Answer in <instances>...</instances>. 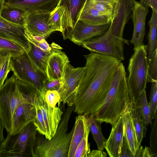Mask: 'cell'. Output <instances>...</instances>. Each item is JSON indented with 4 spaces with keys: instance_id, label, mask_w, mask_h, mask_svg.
<instances>
[{
    "instance_id": "10",
    "label": "cell",
    "mask_w": 157,
    "mask_h": 157,
    "mask_svg": "<svg viewBox=\"0 0 157 157\" xmlns=\"http://www.w3.org/2000/svg\"><path fill=\"white\" fill-rule=\"evenodd\" d=\"M136 1L135 0H116L112 19L108 29L113 35L128 45V40L123 38V32L125 25L131 18L132 8Z\"/></svg>"
},
{
    "instance_id": "13",
    "label": "cell",
    "mask_w": 157,
    "mask_h": 157,
    "mask_svg": "<svg viewBox=\"0 0 157 157\" xmlns=\"http://www.w3.org/2000/svg\"><path fill=\"white\" fill-rule=\"evenodd\" d=\"M45 92H42L37 94L36 98L45 124V137L50 140L56 133L63 112L59 107H52L47 102L45 99Z\"/></svg>"
},
{
    "instance_id": "39",
    "label": "cell",
    "mask_w": 157,
    "mask_h": 157,
    "mask_svg": "<svg viewBox=\"0 0 157 157\" xmlns=\"http://www.w3.org/2000/svg\"><path fill=\"white\" fill-rule=\"evenodd\" d=\"M151 128L149 148L155 157H157V115L155 118Z\"/></svg>"
},
{
    "instance_id": "41",
    "label": "cell",
    "mask_w": 157,
    "mask_h": 157,
    "mask_svg": "<svg viewBox=\"0 0 157 157\" xmlns=\"http://www.w3.org/2000/svg\"><path fill=\"white\" fill-rule=\"evenodd\" d=\"M62 79L46 80L44 82V90L45 92L48 90H56L59 91L61 86Z\"/></svg>"
},
{
    "instance_id": "35",
    "label": "cell",
    "mask_w": 157,
    "mask_h": 157,
    "mask_svg": "<svg viewBox=\"0 0 157 157\" xmlns=\"http://www.w3.org/2000/svg\"><path fill=\"white\" fill-rule=\"evenodd\" d=\"M39 93H40L35 94L34 98L33 101L35 108L36 115L33 122L36 126L38 132L45 136L46 135V132L45 124L36 98L37 95Z\"/></svg>"
},
{
    "instance_id": "32",
    "label": "cell",
    "mask_w": 157,
    "mask_h": 157,
    "mask_svg": "<svg viewBox=\"0 0 157 157\" xmlns=\"http://www.w3.org/2000/svg\"><path fill=\"white\" fill-rule=\"evenodd\" d=\"M25 36L29 41L32 42L43 50L47 52L52 51L58 45L52 43L49 45L45 40L44 37L32 35L27 29L25 25Z\"/></svg>"
},
{
    "instance_id": "16",
    "label": "cell",
    "mask_w": 157,
    "mask_h": 157,
    "mask_svg": "<svg viewBox=\"0 0 157 157\" xmlns=\"http://www.w3.org/2000/svg\"><path fill=\"white\" fill-rule=\"evenodd\" d=\"M148 11V8L136 1L132 8L131 17L133 24L134 30L130 42L134 45L133 50L143 44L144 39L146 34V18Z\"/></svg>"
},
{
    "instance_id": "9",
    "label": "cell",
    "mask_w": 157,
    "mask_h": 157,
    "mask_svg": "<svg viewBox=\"0 0 157 157\" xmlns=\"http://www.w3.org/2000/svg\"><path fill=\"white\" fill-rule=\"evenodd\" d=\"M87 0H59L57 6L60 9L61 33L64 40L68 39Z\"/></svg>"
},
{
    "instance_id": "44",
    "label": "cell",
    "mask_w": 157,
    "mask_h": 157,
    "mask_svg": "<svg viewBox=\"0 0 157 157\" xmlns=\"http://www.w3.org/2000/svg\"><path fill=\"white\" fill-rule=\"evenodd\" d=\"M107 154L101 150H94L90 151L89 157H106Z\"/></svg>"
},
{
    "instance_id": "40",
    "label": "cell",
    "mask_w": 157,
    "mask_h": 157,
    "mask_svg": "<svg viewBox=\"0 0 157 157\" xmlns=\"http://www.w3.org/2000/svg\"><path fill=\"white\" fill-rule=\"evenodd\" d=\"M45 99L47 102L52 107H55L58 103L59 106L61 103L60 97L58 91L56 90H48L44 94Z\"/></svg>"
},
{
    "instance_id": "43",
    "label": "cell",
    "mask_w": 157,
    "mask_h": 157,
    "mask_svg": "<svg viewBox=\"0 0 157 157\" xmlns=\"http://www.w3.org/2000/svg\"><path fill=\"white\" fill-rule=\"evenodd\" d=\"M140 3L144 7H150L157 12V0H140Z\"/></svg>"
},
{
    "instance_id": "36",
    "label": "cell",
    "mask_w": 157,
    "mask_h": 157,
    "mask_svg": "<svg viewBox=\"0 0 157 157\" xmlns=\"http://www.w3.org/2000/svg\"><path fill=\"white\" fill-rule=\"evenodd\" d=\"M151 83L148 105L153 119L157 115V81Z\"/></svg>"
},
{
    "instance_id": "31",
    "label": "cell",
    "mask_w": 157,
    "mask_h": 157,
    "mask_svg": "<svg viewBox=\"0 0 157 157\" xmlns=\"http://www.w3.org/2000/svg\"><path fill=\"white\" fill-rule=\"evenodd\" d=\"M94 7L112 21L115 2L111 0H89Z\"/></svg>"
},
{
    "instance_id": "42",
    "label": "cell",
    "mask_w": 157,
    "mask_h": 157,
    "mask_svg": "<svg viewBox=\"0 0 157 157\" xmlns=\"http://www.w3.org/2000/svg\"><path fill=\"white\" fill-rule=\"evenodd\" d=\"M134 157L123 136L119 157Z\"/></svg>"
},
{
    "instance_id": "26",
    "label": "cell",
    "mask_w": 157,
    "mask_h": 157,
    "mask_svg": "<svg viewBox=\"0 0 157 157\" xmlns=\"http://www.w3.org/2000/svg\"><path fill=\"white\" fill-rule=\"evenodd\" d=\"M27 14L24 11L17 8L3 6L0 16L11 23L25 26Z\"/></svg>"
},
{
    "instance_id": "5",
    "label": "cell",
    "mask_w": 157,
    "mask_h": 157,
    "mask_svg": "<svg viewBox=\"0 0 157 157\" xmlns=\"http://www.w3.org/2000/svg\"><path fill=\"white\" fill-rule=\"evenodd\" d=\"M134 50L129 60L127 79L130 102L136 103L148 82L147 45L143 44Z\"/></svg>"
},
{
    "instance_id": "34",
    "label": "cell",
    "mask_w": 157,
    "mask_h": 157,
    "mask_svg": "<svg viewBox=\"0 0 157 157\" xmlns=\"http://www.w3.org/2000/svg\"><path fill=\"white\" fill-rule=\"evenodd\" d=\"M11 56L10 53L0 55V89L4 85L8 74L10 71V61Z\"/></svg>"
},
{
    "instance_id": "1",
    "label": "cell",
    "mask_w": 157,
    "mask_h": 157,
    "mask_svg": "<svg viewBox=\"0 0 157 157\" xmlns=\"http://www.w3.org/2000/svg\"><path fill=\"white\" fill-rule=\"evenodd\" d=\"M86 70L75 90L71 106L78 114H94L103 103L121 61L94 52L84 55Z\"/></svg>"
},
{
    "instance_id": "21",
    "label": "cell",
    "mask_w": 157,
    "mask_h": 157,
    "mask_svg": "<svg viewBox=\"0 0 157 157\" xmlns=\"http://www.w3.org/2000/svg\"><path fill=\"white\" fill-rule=\"evenodd\" d=\"M124 124V136L134 157H142L143 148L139 149L128 108L122 115Z\"/></svg>"
},
{
    "instance_id": "33",
    "label": "cell",
    "mask_w": 157,
    "mask_h": 157,
    "mask_svg": "<svg viewBox=\"0 0 157 157\" xmlns=\"http://www.w3.org/2000/svg\"><path fill=\"white\" fill-rule=\"evenodd\" d=\"M90 131L88 123L83 136L76 149L74 157H89L91 151L90 144L88 141Z\"/></svg>"
},
{
    "instance_id": "14",
    "label": "cell",
    "mask_w": 157,
    "mask_h": 157,
    "mask_svg": "<svg viewBox=\"0 0 157 157\" xmlns=\"http://www.w3.org/2000/svg\"><path fill=\"white\" fill-rule=\"evenodd\" d=\"M59 0H4L3 6L19 8L28 14L51 13L56 8Z\"/></svg>"
},
{
    "instance_id": "20",
    "label": "cell",
    "mask_w": 157,
    "mask_h": 157,
    "mask_svg": "<svg viewBox=\"0 0 157 157\" xmlns=\"http://www.w3.org/2000/svg\"><path fill=\"white\" fill-rule=\"evenodd\" d=\"M124 136V124L122 116L113 126L105 147L110 157H119Z\"/></svg>"
},
{
    "instance_id": "17",
    "label": "cell",
    "mask_w": 157,
    "mask_h": 157,
    "mask_svg": "<svg viewBox=\"0 0 157 157\" xmlns=\"http://www.w3.org/2000/svg\"><path fill=\"white\" fill-rule=\"evenodd\" d=\"M25 26L11 23L0 16V35L16 42L28 52L29 42L25 36Z\"/></svg>"
},
{
    "instance_id": "48",
    "label": "cell",
    "mask_w": 157,
    "mask_h": 157,
    "mask_svg": "<svg viewBox=\"0 0 157 157\" xmlns=\"http://www.w3.org/2000/svg\"><path fill=\"white\" fill-rule=\"evenodd\" d=\"M111 0L114 1V2H116V0Z\"/></svg>"
},
{
    "instance_id": "47",
    "label": "cell",
    "mask_w": 157,
    "mask_h": 157,
    "mask_svg": "<svg viewBox=\"0 0 157 157\" xmlns=\"http://www.w3.org/2000/svg\"><path fill=\"white\" fill-rule=\"evenodd\" d=\"M4 0H0V15L1 14V12L2 11V9L3 8V2H4Z\"/></svg>"
},
{
    "instance_id": "29",
    "label": "cell",
    "mask_w": 157,
    "mask_h": 157,
    "mask_svg": "<svg viewBox=\"0 0 157 157\" xmlns=\"http://www.w3.org/2000/svg\"><path fill=\"white\" fill-rule=\"evenodd\" d=\"M87 122L93 138L96 142L98 148L103 151L107 140L102 133L101 123L96 120L93 114L88 115Z\"/></svg>"
},
{
    "instance_id": "18",
    "label": "cell",
    "mask_w": 157,
    "mask_h": 157,
    "mask_svg": "<svg viewBox=\"0 0 157 157\" xmlns=\"http://www.w3.org/2000/svg\"><path fill=\"white\" fill-rule=\"evenodd\" d=\"M51 13H27L25 25L33 35L48 37L55 30L48 24Z\"/></svg>"
},
{
    "instance_id": "11",
    "label": "cell",
    "mask_w": 157,
    "mask_h": 157,
    "mask_svg": "<svg viewBox=\"0 0 157 157\" xmlns=\"http://www.w3.org/2000/svg\"><path fill=\"white\" fill-rule=\"evenodd\" d=\"M36 91L31 92L27 98L20 104L14 110L12 118L9 132L14 134L20 132L29 122L33 121L36 115L34 98Z\"/></svg>"
},
{
    "instance_id": "3",
    "label": "cell",
    "mask_w": 157,
    "mask_h": 157,
    "mask_svg": "<svg viewBox=\"0 0 157 157\" xmlns=\"http://www.w3.org/2000/svg\"><path fill=\"white\" fill-rule=\"evenodd\" d=\"M74 109L73 105L66 109L55 134L50 140L37 131L33 149L34 157H68L74 126L70 132H67Z\"/></svg>"
},
{
    "instance_id": "27",
    "label": "cell",
    "mask_w": 157,
    "mask_h": 157,
    "mask_svg": "<svg viewBox=\"0 0 157 157\" xmlns=\"http://www.w3.org/2000/svg\"><path fill=\"white\" fill-rule=\"evenodd\" d=\"M136 104L138 112L144 123V137H145L147 126L150 124L152 127L153 120L147 102L145 90L142 92Z\"/></svg>"
},
{
    "instance_id": "28",
    "label": "cell",
    "mask_w": 157,
    "mask_h": 157,
    "mask_svg": "<svg viewBox=\"0 0 157 157\" xmlns=\"http://www.w3.org/2000/svg\"><path fill=\"white\" fill-rule=\"evenodd\" d=\"M151 9L152 13L151 18L148 22L149 30L147 35L148 40V44L147 45L148 60L151 59L154 52L157 50V12L153 8Z\"/></svg>"
},
{
    "instance_id": "23",
    "label": "cell",
    "mask_w": 157,
    "mask_h": 157,
    "mask_svg": "<svg viewBox=\"0 0 157 157\" xmlns=\"http://www.w3.org/2000/svg\"><path fill=\"white\" fill-rule=\"evenodd\" d=\"M79 115L75 118L68 157H74L76 149L83 136L88 124V115Z\"/></svg>"
},
{
    "instance_id": "46",
    "label": "cell",
    "mask_w": 157,
    "mask_h": 157,
    "mask_svg": "<svg viewBox=\"0 0 157 157\" xmlns=\"http://www.w3.org/2000/svg\"><path fill=\"white\" fill-rule=\"evenodd\" d=\"M142 157H155V156L151 153L149 147H145L144 149H143Z\"/></svg>"
},
{
    "instance_id": "12",
    "label": "cell",
    "mask_w": 157,
    "mask_h": 157,
    "mask_svg": "<svg viewBox=\"0 0 157 157\" xmlns=\"http://www.w3.org/2000/svg\"><path fill=\"white\" fill-rule=\"evenodd\" d=\"M86 70L85 67L75 68L68 62L61 78L62 80L58 92L60 101L70 106L74 92Z\"/></svg>"
},
{
    "instance_id": "6",
    "label": "cell",
    "mask_w": 157,
    "mask_h": 157,
    "mask_svg": "<svg viewBox=\"0 0 157 157\" xmlns=\"http://www.w3.org/2000/svg\"><path fill=\"white\" fill-rule=\"evenodd\" d=\"M37 132L31 121L18 133L8 132L0 149V157H34L33 149Z\"/></svg>"
},
{
    "instance_id": "24",
    "label": "cell",
    "mask_w": 157,
    "mask_h": 157,
    "mask_svg": "<svg viewBox=\"0 0 157 157\" xmlns=\"http://www.w3.org/2000/svg\"><path fill=\"white\" fill-rule=\"evenodd\" d=\"M128 107L137 146L140 149L143 148L141 144L144 137V123L138 112L136 103L134 102H130L128 104Z\"/></svg>"
},
{
    "instance_id": "25",
    "label": "cell",
    "mask_w": 157,
    "mask_h": 157,
    "mask_svg": "<svg viewBox=\"0 0 157 157\" xmlns=\"http://www.w3.org/2000/svg\"><path fill=\"white\" fill-rule=\"evenodd\" d=\"M29 42L30 48L27 53L35 65L46 73V66L47 60L55 48L52 51H45L42 50L32 42Z\"/></svg>"
},
{
    "instance_id": "4",
    "label": "cell",
    "mask_w": 157,
    "mask_h": 157,
    "mask_svg": "<svg viewBox=\"0 0 157 157\" xmlns=\"http://www.w3.org/2000/svg\"><path fill=\"white\" fill-rule=\"evenodd\" d=\"M0 89V117L8 132L10 129L13 113L17 107L36 90L33 86L18 79L13 75L6 78Z\"/></svg>"
},
{
    "instance_id": "49",
    "label": "cell",
    "mask_w": 157,
    "mask_h": 157,
    "mask_svg": "<svg viewBox=\"0 0 157 157\" xmlns=\"http://www.w3.org/2000/svg\"><path fill=\"white\" fill-rule=\"evenodd\" d=\"M1 54L0 53V55H1Z\"/></svg>"
},
{
    "instance_id": "8",
    "label": "cell",
    "mask_w": 157,
    "mask_h": 157,
    "mask_svg": "<svg viewBox=\"0 0 157 157\" xmlns=\"http://www.w3.org/2000/svg\"><path fill=\"white\" fill-rule=\"evenodd\" d=\"M124 43L123 40L114 36L108 29L102 35L87 40L82 45L91 52L111 56L122 61L124 58Z\"/></svg>"
},
{
    "instance_id": "30",
    "label": "cell",
    "mask_w": 157,
    "mask_h": 157,
    "mask_svg": "<svg viewBox=\"0 0 157 157\" xmlns=\"http://www.w3.org/2000/svg\"><path fill=\"white\" fill-rule=\"evenodd\" d=\"M19 45L8 39L0 35V53L3 55L10 53L11 57H16L25 52Z\"/></svg>"
},
{
    "instance_id": "2",
    "label": "cell",
    "mask_w": 157,
    "mask_h": 157,
    "mask_svg": "<svg viewBox=\"0 0 157 157\" xmlns=\"http://www.w3.org/2000/svg\"><path fill=\"white\" fill-rule=\"evenodd\" d=\"M130 102L126 73L121 63L117 69L102 104L93 114L95 119L113 125L128 108Z\"/></svg>"
},
{
    "instance_id": "37",
    "label": "cell",
    "mask_w": 157,
    "mask_h": 157,
    "mask_svg": "<svg viewBox=\"0 0 157 157\" xmlns=\"http://www.w3.org/2000/svg\"><path fill=\"white\" fill-rule=\"evenodd\" d=\"M157 50L152 55L151 59L148 60V82L157 81Z\"/></svg>"
},
{
    "instance_id": "22",
    "label": "cell",
    "mask_w": 157,
    "mask_h": 157,
    "mask_svg": "<svg viewBox=\"0 0 157 157\" xmlns=\"http://www.w3.org/2000/svg\"><path fill=\"white\" fill-rule=\"evenodd\" d=\"M78 21L92 25H104L111 21L96 10L89 0L86 2Z\"/></svg>"
},
{
    "instance_id": "19",
    "label": "cell",
    "mask_w": 157,
    "mask_h": 157,
    "mask_svg": "<svg viewBox=\"0 0 157 157\" xmlns=\"http://www.w3.org/2000/svg\"><path fill=\"white\" fill-rule=\"evenodd\" d=\"M59 45L55 48L47 62L46 74L49 80L60 79L66 64L70 61Z\"/></svg>"
},
{
    "instance_id": "45",
    "label": "cell",
    "mask_w": 157,
    "mask_h": 157,
    "mask_svg": "<svg viewBox=\"0 0 157 157\" xmlns=\"http://www.w3.org/2000/svg\"><path fill=\"white\" fill-rule=\"evenodd\" d=\"M4 128V124L0 117V149L2 147L3 142L5 139L3 134Z\"/></svg>"
},
{
    "instance_id": "15",
    "label": "cell",
    "mask_w": 157,
    "mask_h": 157,
    "mask_svg": "<svg viewBox=\"0 0 157 157\" xmlns=\"http://www.w3.org/2000/svg\"><path fill=\"white\" fill-rule=\"evenodd\" d=\"M111 22L106 24L92 25L78 21L68 39L75 44L82 45L83 43L91 38L100 36L109 29Z\"/></svg>"
},
{
    "instance_id": "7",
    "label": "cell",
    "mask_w": 157,
    "mask_h": 157,
    "mask_svg": "<svg viewBox=\"0 0 157 157\" xmlns=\"http://www.w3.org/2000/svg\"><path fill=\"white\" fill-rule=\"evenodd\" d=\"M10 71L20 81L31 85L40 92L44 91V82L48 79L46 73L35 65L25 51L16 57H11Z\"/></svg>"
},
{
    "instance_id": "38",
    "label": "cell",
    "mask_w": 157,
    "mask_h": 157,
    "mask_svg": "<svg viewBox=\"0 0 157 157\" xmlns=\"http://www.w3.org/2000/svg\"><path fill=\"white\" fill-rule=\"evenodd\" d=\"M61 13L59 7L57 6L51 13L48 21V25L51 26L56 31L61 32Z\"/></svg>"
}]
</instances>
